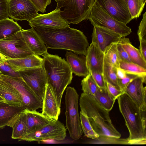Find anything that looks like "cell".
I'll return each mask as SVG.
<instances>
[{
	"label": "cell",
	"instance_id": "6da1fadb",
	"mask_svg": "<svg viewBox=\"0 0 146 146\" xmlns=\"http://www.w3.org/2000/svg\"><path fill=\"white\" fill-rule=\"evenodd\" d=\"M31 28L47 48L67 50L86 56L89 44L81 31L70 27L56 28L37 26Z\"/></svg>",
	"mask_w": 146,
	"mask_h": 146
},
{
	"label": "cell",
	"instance_id": "7a4b0ae2",
	"mask_svg": "<svg viewBox=\"0 0 146 146\" xmlns=\"http://www.w3.org/2000/svg\"><path fill=\"white\" fill-rule=\"evenodd\" d=\"M119 110L129 132L128 144L146 143V111L141 110L125 93L117 99Z\"/></svg>",
	"mask_w": 146,
	"mask_h": 146
},
{
	"label": "cell",
	"instance_id": "3957f363",
	"mask_svg": "<svg viewBox=\"0 0 146 146\" xmlns=\"http://www.w3.org/2000/svg\"><path fill=\"white\" fill-rule=\"evenodd\" d=\"M79 105L81 111L87 115L99 138L120 137L121 134L112 123L109 112L99 105L94 97L82 92L80 98Z\"/></svg>",
	"mask_w": 146,
	"mask_h": 146
},
{
	"label": "cell",
	"instance_id": "277c9868",
	"mask_svg": "<svg viewBox=\"0 0 146 146\" xmlns=\"http://www.w3.org/2000/svg\"><path fill=\"white\" fill-rule=\"evenodd\" d=\"M42 66L45 71L47 83L54 90L59 106L63 93L72 82V73L67 62L57 55L48 53L43 55Z\"/></svg>",
	"mask_w": 146,
	"mask_h": 146
},
{
	"label": "cell",
	"instance_id": "5b68a950",
	"mask_svg": "<svg viewBox=\"0 0 146 146\" xmlns=\"http://www.w3.org/2000/svg\"><path fill=\"white\" fill-rule=\"evenodd\" d=\"M56 9L68 24H77L88 19L95 0H59Z\"/></svg>",
	"mask_w": 146,
	"mask_h": 146
},
{
	"label": "cell",
	"instance_id": "8992f818",
	"mask_svg": "<svg viewBox=\"0 0 146 146\" xmlns=\"http://www.w3.org/2000/svg\"><path fill=\"white\" fill-rule=\"evenodd\" d=\"M79 95L73 87H67L65 95L66 127L70 137L77 140L83 133L78 111Z\"/></svg>",
	"mask_w": 146,
	"mask_h": 146
},
{
	"label": "cell",
	"instance_id": "52a82bcc",
	"mask_svg": "<svg viewBox=\"0 0 146 146\" xmlns=\"http://www.w3.org/2000/svg\"><path fill=\"white\" fill-rule=\"evenodd\" d=\"M88 19L94 26H100L111 30L125 37L132 32L131 29L127 25L119 21L110 15L96 3Z\"/></svg>",
	"mask_w": 146,
	"mask_h": 146
},
{
	"label": "cell",
	"instance_id": "ba28073f",
	"mask_svg": "<svg viewBox=\"0 0 146 146\" xmlns=\"http://www.w3.org/2000/svg\"><path fill=\"white\" fill-rule=\"evenodd\" d=\"M1 76L15 89L19 94L24 109L36 110L42 108V102L21 76L1 74Z\"/></svg>",
	"mask_w": 146,
	"mask_h": 146
},
{
	"label": "cell",
	"instance_id": "9c48e42d",
	"mask_svg": "<svg viewBox=\"0 0 146 146\" xmlns=\"http://www.w3.org/2000/svg\"><path fill=\"white\" fill-rule=\"evenodd\" d=\"M0 53L6 59L21 58L35 54L26 44L21 31L0 40Z\"/></svg>",
	"mask_w": 146,
	"mask_h": 146
},
{
	"label": "cell",
	"instance_id": "30bf717a",
	"mask_svg": "<svg viewBox=\"0 0 146 146\" xmlns=\"http://www.w3.org/2000/svg\"><path fill=\"white\" fill-rule=\"evenodd\" d=\"M66 137V129L63 124L58 120H53L48 124L33 132L27 134L18 141L28 142L51 140L61 141Z\"/></svg>",
	"mask_w": 146,
	"mask_h": 146
},
{
	"label": "cell",
	"instance_id": "8fae6325",
	"mask_svg": "<svg viewBox=\"0 0 146 146\" xmlns=\"http://www.w3.org/2000/svg\"><path fill=\"white\" fill-rule=\"evenodd\" d=\"M18 72L43 103L47 83V77L43 66L28 68Z\"/></svg>",
	"mask_w": 146,
	"mask_h": 146
},
{
	"label": "cell",
	"instance_id": "7c38bea8",
	"mask_svg": "<svg viewBox=\"0 0 146 146\" xmlns=\"http://www.w3.org/2000/svg\"><path fill=\"white\" fill-rule=\"evenodd\" d=\"M9 17L17 21H29L38 11L30 0H8Z\"/></svg>",
	"mask_w": 146,
	"mask_h": 146
},
{
	"label": "cell",
	"instance_id": "4fadbf2b",
	"mask_svg": "<svg viewBox=\"0 0 146 146\" xmlns=\"http://www.w3.org/2000/svg\"><path fill=\"white\" fill-rule=\"evenodd\" d=\"M95 3L119 21L127 25L132 20L124 0H95Z\"/></svg>",
	"mask_w": 146,
	"mask_h": 146
},
{
	"label": "cell",
	"instance_id": "5bb4252c",
	"mask_svg": "<svg viewBox=\"0 0 146 146\" xmlns=\"http://www.w3.org/2000/svg\"><path fill=\"white\" fill-rule=\"evenodd\" d=\"M146 78L138 77L131 80L126 86L124 92L142 110L146 111Z\"/></svg>",
	"mask_w": 146,
	"mask_h": 146
},
{
	"label": "cell",
	"instance_id": "9a60e30c",
	"mask_svg": "<svg viewBox=\"0 0 146 146\" xmlns=\"http://www.w3.org/2000/svg\"><path fill=\"white\" fill-rule=\"evenodd\" d=\"M60 10L56 9L49 13L39 14L29 21V25L32 27L41 26L56 28L70 27L66 21L60 14Z\"/></svg>",
	"mask_w": 146,
	"mask_h": 146
},
{
	"label": "cell",
	"instance_id": "2e32d148",
	"mask_svg": "<svg viewBox=\"0 0 146 146\" xmlns=\"http://www.w3.org/2000/svg\"><path fill=\"white\" fill-rule=\"evenodd\" d=\"M122 38L120 34L106 27L94 26L92 42L95 43L103 52L107 46L112 43L117 42Z\"/></svg>",
	"mask_w": 146,
	"mask_h": 146
},
{
	"label": "cell",
	"instance_id": "e0dca14e",
	"mask_svg": "<svg viewBox=\"0 0 146 146\" xmlns=\"http://www.w3.org/2000/svg\"><path fill=\"white\" fill-rule=\"evenodd\" d=\"M42 113L54 120H58L61 111L56 93L52 86L47 83L43 101Z\"/></svg>",
	"mask_w": 146,
	"mask_h": 146
},
{
	"label": "cell",
	"instance_id": "ac0fdd59",
	"mask_svg": "<svg viewBox=\"0 0 146 146\" xmlns=\"http://www.w3.org/2000/svg\"><path fill=\"white\" fill-rule=\"evenodd\" d=\"M85 56L89 73L94 72L102 74L104 54L95 43L92 42L88 48Z\"/></svg>",
	"mask_w": 146,
	"mask_h": 146
},
{
	"label": "cell",
	"instance_id": "d6986e66",
	"mask_svg": "<svg viewBox=\"0 0 146 146\" xmlns=\"http://www.w3.org/2000/svg\"><path fill=\"white\" fill-rule=\"evenodd\" d=\"M23 111L26 117L27 134L39 130L54 120L36 110L25 109Z\"/></svg>",
	"mask_w": 146,
	"mask_h": 146
},
{
	"label": "cell",
	"instance_id": "ffe728a7",
	"mask_svg": "<svg viewBox=\"0 0 146 146\" xmlns=\"http://www.w3.org/2000/svg\"><path fill=\"white\" fill-rule=\"evenodd\" d=\"M21 32L26 44L35 54L43 56L48 53L43 41L32 28L22 29Z\"/></svg>",
	"mask_w": 146,
	"mask_h": 146
},
{
	"label": "cell",
	"instance_id": "44dd1931",
	"mask_svg": "<svg viewBox=\"0 0 146 146\" xmlns=\"http://www.w3.org/2000/svg\"><path fill=\"white\" fill-rule=\"evenodd\" d=\"M43 61V58L33 54L21 58L6 59V63L14 71L18 72L28 68L42 66Z\"/></svg>",
	"mask_w": 146,
	"mask_h": 146
},
{
	"label": "cell",
	"instance_id": "7402d4cb",
	"mask_svg": "<svg viewBox=\"0 0 146 146\" xmlns=\"http://www.w3.org/2000/svg\"><path fill=\"white\" fill-rule=\"evenodd\" d=\"M66 61L72 73L79 76L86 77L89 73L84 55L79 56L71 52H67L65 54Z\"/></svg>",
	"mask_w": 146,
	"mask_h": 146
},
{
	"label": "cell",
	"instance_id": "603a6c76",
	"mask_svg": "<svg viewBox=\"0 0 146 146\" xmlns=\"http://www.w3.org/2000/svg\"><path fill=\"white\" fill-rule=\"evenodd\" d=\"M24 110L22 106L10 105L4 101L0 102V129L8 126Z\"/></svg>",
	"mask_w": 146,
	"mask_h": 146
},
{
	"label": "cell",
	"instance_id": "cb8c5ba5",
	"mask_svg": "<svg viewBox=\"0 0 146 146\" xmlns=\"http://www.w3.org/2000/svg\"><path fill=\"white\" fill-rule=\"evenodd\" d=\"M0 96L9 104L22 106L21 98L16 90L0 75Z\"/></svg>",
	"mask_w": 146,
	"mask_h": 146
},
{
	"label": "cell",
	"instance_id": "d4e9b609",
	"mask_svg": "<svg viewBox=\"0 0 146 146\" xmlns=\"http://www.w3.org/2000/svg\"><path fill=\"white\" fill-rule=\"evenodd\" d=\"M8 126L13 128L12 139H20L24 137L27 134V126L23 111L20 113Z\"/></svg>",
	"mask_w": 146,
	"mask_h": 146
},
{
	"label": "cell",
	"instance_id": "484cf974",
	"mask_svg": "<svg viewBox=\"0 0 146 146\" xmlns=\"http://www.w3.org/2000/svg\"><path fill=\"white\" fill-rule=\"evenodd\" d=\"M119 41L132 62L146 69V61L141 56L139 50L132 44L129 39L123 37L121 38Z\"/></svg>",
	"mask_w": 146,
	"mask_h": 146
},
{
	"label": "cell",
	"instance_id": "4316f807",
	"mask_svg": "<svg viewBox=\"0 0 146 146\" xmlns=\"http://www.w3.org/2000/svg\"><path fill=\"white\" fill-rule=\"evenodd\" d=\"M22 29L17 22L9 18L0 21V40L10 36Z\"/></svg>",
	"mask_w": 146,
	"mask_h": 146
},
{
	"label": "cell",
	"instance_id": "83f0119b",
	"mask_svg": "<svg viewBox=\"0 0 146 146\" xmlns=\"http://www.w3.org/2000/svg\"><path fill=\"white\" fill-rule=\"evenodd\" d=\"M116 68L109 63L104 57L102 74L105 81L117 89L121 90L116 75Z\"/></svg>",
	"mask_w": 146,
	"mask_h": 146
},
{
	"label": "cell",
	"instance_id": "f1b7e54d",
	"mask_svg": "<svg viewBox=\"0 0 146 146\" xmlns=\"http://www.w3.org/2000/svg\"><path fill=\"white\" fill-rule=\"evenodd\" d=\"M102 107L110 112L112 109L115 102L106 89L99 88L94 97Z\"/></svg>",
	"mask_w": 146,
	"mask_h": 146
},
{
	"label": "cell",
	"instance_id": "f546056e",
	"mask_svg": "<svg viewBox=\"0 0 146 146\" xmlns=\"http://www.w3.org/2000/svg\"><path fill=\"white\" fill-rule=\"evenodd\" d=\"M116 43H112L107 46L104 53L106 60L113 67L117 68L119 67L121 59L117 52Z\"/></svg>",
	"mask_w": 146,
	"mask_h": 146
},
{
	"label": "cell",
	"instance_id": "4dcf8cb0",
	"mask_svg": "<svg viewBox=\"0 0 146 146\" xmlns=\"http://www.w3.org/2000/svg\"><path fill=\"white\" fill-rule=\"evenodd\" d=\"M119 67L124 70L126 74L146 78V69L137 64L120 60L119 62Z\"/></svg>",
	"mask_w": 146,
	"mask_h": 146
},
{
	"label": "cell",
	"instance_id": "1f68e13d",
	"mask_svg": "<svg viewBox=\"0 0 146 146\" xmlns=\"http://www.w3.org/2000/svg\"><path fill=\"white\" fill-rule=\"evenodd\" d=\"M80 119L82 130L84 136L94 140H97L99 137L93 128L88 117L84 112L80 111Z\"/></svg>",
	"mask_w": 146,
	"mask_h": 146
},
{
	"label": "cell",
	"instance_id": "d6a6232c",
	"mask_svg": "<svg viewBox=\"0 0 146 146\" xmlns=\"http://www.w3.org/2000/svg\"><path fill=\"white\" fill-rule=\"evenodd\" d=\"M81 84L83 93L93 97H94L100 88L90 73L82 80Z\"/></svg>",
	"mask_w": 146,
	"mask_h": 146
},
{
	"label": "cell",
	"instance_id": "836d02e7",
	"mask_svg": "<svg viewBox=\"0 0 146 146\" xmlns=\"http://www.w3.org/2000/svg\"><path fill=\"white\" fill-rule=\"evenodd\" d=\"M145 5L141 0H127V5L132 19L140 16Z\"/></svg>",
	"mask_w": 146,
	"mask_h": 146
},
{
	"label": "cell",
	"instance_id": "e575fe53",
	"mask_svg": "<svg viewBox=\"0 0 146 146\" xmlns=\"http://www.w3.org/2000/svg\"><path fill=\"white\" fill-rule=\"evenodd\" d=\"M137 34L139 41L146 40V12L143 15L142 19L138 27Z\"/></svg>",
	"mask_w": 146,
	"mask_h": 146
},
{
	"label": "cell",
	"instance_id": "d590c367",
	"mask_svg": "<svg viewBox=\"0 0 146 146\" xmlns=\"http://www.w3.org/2000/svg\"><path fill=\"white\" fill-rule=\"evenodd\" d=\"M94 80L98 86L101 89H106V82L105 81L102 74L94 72H90Z\"/></svg>",
	"mask_w": 146,
	"mask_h": 146
},
{
	"label": "cell",
	"instance_id": "8d00e7d4",
	"mask_svg": "<svg viewBox=\"0 0 146 146\" xmlns=\"http://www.w3.org/2000/svg\"><path fill=\"white\" fill-rule=\"evenodd\" d=\"M106 88L108 92L114 100H115L124 92L119 90L109 83L106 82Z\"/></svg>",
	"mask_w": 146,
	"mask_h": 146
},
{
	"label": "cell",
	"instance_id": "74e56055",
	"mask_svg": "<svg viewBox=\"0 0 146 146\" xmlns=\"http://www.w3.org/2000/svg\"><path fill=\"white\" fill-rule=\"evenodd\" d=\"M34 4L38 11L44 13L48 5H50L52 0H30Z\"/></svg>",
	"mask_w": 146,
	"mask_h": 146
},
{
	"label": "cell",
	"instance_id": "f35d334b",
	"mask_svg": "<svg viewBox=\"0 0 146 146\" xmlns=\"http://www.w3.org/2000/svg\"><path fill=\"white\" fill-rule=\"evenodd\" d=\"M138 77L139 76L135 75L127 74L125 78L121 79H118L119 84L121 90L124 92L125 89L128 84L131 80Z\"/></svg>",
	"mask_w": 146,
	"mask_h": 146
},
{
	"label": "cell",
	"instance_id": "ab89813d",
	"mask_svg": "<svg viewBox=\"0 0 146 146\" xmlns=\"http://www.w3.org/2000/svg\"><path fill=\"white\" fill-rule=\"evenodd\" d=\"M9 17L8 0H0V21Z\"/></svg>",
	"mask_w": 146,
	"mask_h": 146
},
{
	"label": "cell",
	"instance_id": "60d3db41",
	"mask_svg": "<svg viewBox=\"0 0 146 146\" xmlns=\"http://www.w3.org/2000/svg\"><path fill=\"white\" fill-rule=\"evenodd\" d=\"M116 47L121 60L127 62H132L127 52L122 47L119 40L117 42Z\"/></svg>",
	"mask_w": 146,
	"mask_h": 146
},
{
	"label": "cell",
	"instance_id": "b9f144b4",
	"mask_svg": "<svg viewBox=\"0 0 146 146\" xmlns=\"http://www.w3.org/2000/svg\"><path fill=\"white\" fill-rule=\"evenodd\" d=\"M139 51L141 56L146 61V40L139 41Z\"/></svg>",
	"mask_w": 146,
	"mask_h": 146
},
{
	"label": "cell",
	"instance_id": "7bdbcfd3",
	"mask_svg": "<svg viewBox=\"0 0 146 146\" xmlns=\"http://www.w3.org/2000/svg\"><path fill=\"white\" fill-rule=\"evenodd\" d=\"M116 73L118 79H121L125 78L127 74L125 71L119 67L116 69Z\"/></svg>",
	"mask_w": 146,
	"mask_h": 146
},
{
	"label": "cell",
	"instance_id": "ee69618b",
	"mask_svg": "<svg viewBox=\"0 0 146 146\" xmlns=\"http://www.w3.org/2000/svg\"><path fill=\"white\" fill-rule=\"evenodd\" d=\"M6 58L0 53V63L4 64H7Z\"/></svg>",
	"mask_w": 146,
	"mask_h": 146
},
{
	"label": "cell",
	"instance_id": "f6af8a7d",
	"mask_svg": "<svg viewBox=\"0 0 146 146\" xmlns=\"http://www.w3.org/2000/svg\"><path fill=\"white\" fill-rule=\"evenodd\" d=\"M4 101V99L0 96V102Z\"/></svg>",
	"mask_w": 146,
	"mask_h": 146
},
{
	"label": "cell",
	"instance_id": "bcb514c9",
	"mask_svg": "<svg viewBox=\"0 0 146 146\" xmlns=\"http://www.w3.org/2000/svg\"><path fill=\"white\" fill-rule=\"evenodd\" d=\"M143 3L145 4L146 0H141Z\"/></svg>",
	"mask_w": 146,
	"mask_h": 146
},
{
	"label": "cell",
	"instance_id": "7dc6e473",
	"mask_svg": "<svg viewBox=\"0 0 146 146\" xmlns=\"http://www.w3.org/2000/svg\"><path fill=\"white\" fill-rule=\"evenodd\" d=\"M127 4V0H124Z\"/></svg>",
	"mask_w": 146,
	"mask_h": 146
},
{
	"label": "cell",
	"instance_id": "c3c4849f",
	"mask_svg": "<svg viewBox=\"0 0 146 146\" xmlns=\"http://www.w3.org/2000/svg\"><path fill=\"white\" fill-rule=\"evenodd\" d=\"M2 72H1L0 70V74L1 75V74H2Z\"/></svg>",
	"mask_w": 146,
	"mask_h": 146
},
{
	"label": "cell",
	"instance_id": "681fc988",
	"mask_svg": "<svg viewBox=\"0 0 146 146\" xmlns=\"http://www.w3.org/2000/svg\"><path fill=\"white\" fill-rule=\"evenodd\" d=\"M56 2H57L59 0H54Z\"/></svg>",
	"mask_w": 146,
	"mask_h": 146
},
{
	"label": "cell",
	"instance_id": "f907efd6",
	"mask_svg": "<svg viewBox=\"0 0 146 146\" xmlns=\"http://www.w3.org/2000/svg\"><path fill=\"white\" fill-rule=\"evenodd\" d=\"M1 75V74H0V75Z\"/></svg>",
	"mask_w": 146,
	"mask_h": 146
}]
</instances>
